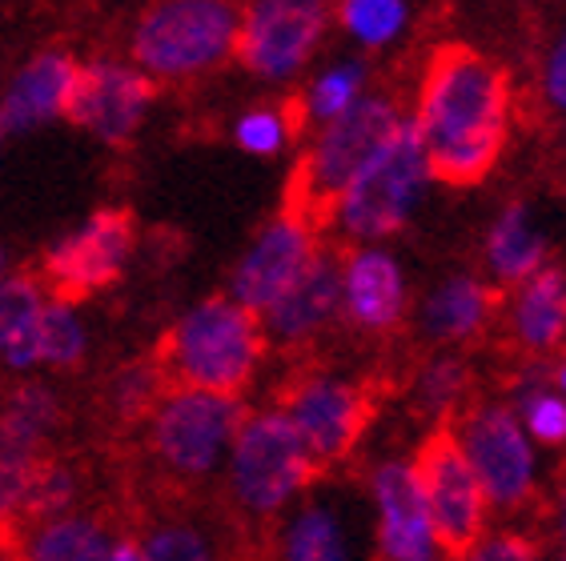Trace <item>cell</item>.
<instances>
[{"label":"cell","instance_id":"obj_25","mask_svg":"<svg viewBox=\"0 0 566 561\" xmlns=\"http://www.w3.org/2000/svg\"><path fill=\"white\" fill-rule=\"evenodd\" d=\"M61 421V401L49 385H21L9 398L4 413H0V437H9L17 445H33L41 449V442L56 430Z\"/></svg>","mask_w":566,"mask_h":561},{"label":"cell","instance_id":"obj_21","mask_svg":"<svg viewBox=\"0 0 566 561\" xmlns=\"http://www.w3.org/2000/svg\"><path fill=\"white\" fill-rule=\"evenodd\" d=\"M277 550L285 561H349L358 553V538L338 501H305L285 518Z\"/></svg>","mask_w":566,"mask_h":561},{"label":"cell","instance_id":"obj_39","mask_svg":"<svg viewBox=\"0 0 566 561\" xmlns=\"http://www.w3.org/2000/svg\"><path fill=\"white\" fill-rule=\"evenodd\" d=\"M555 385H558V393H566V353H563V361H558V369H555Z\"/></svg>","mask_w":566,"mask_h":561},{"label":"cell","instance_id":"obj_4","mask_svg":"<svg viewBox=\"0 0 566 561\" xmlns=\"http://www.w3.org/2000/svg\"><path fill=\"white\" fill-rule=\"evenodd\" d=\"M317 465L282 410L245 413L226 454L229 494L250 518H277L310 489Z\"/></svg>","mask_w":566,"mask_h":561},{"label":"cell","instance_id":"obj_18","mask_svg":"<svg viewBox=\"0 0 566 561\" xmlns=\"http://www.w3.org/2000/svg\"><path fill=\"white\" fill-rule=\"evenodd\" d=\"M76 61L69 53H36L21 73L12 76L9 93L0 100V125L4 133L21 137V133H33L36 125H49V120L65 117L69 97H73L76 85Z\"/></svg>","mask_w":566,"mask_h":561},{"label":"cell","instance_id":"obj_3","mask_svg":"<svg viewBox=\"0 0 566 561\" xmlns=\"http://www.w3.org/2000/svg\"><path fill=\"white\" fill-rule=\"evenodd\" d=\"M262 349V317L233 297H209L174 325L165 369L177 373L181 385L238 393L253 378Z\"/></svg>","mask_w":566,"mask_h":561},{"label":"cell","instance_id":"obj_9","mask_svg":"<svg viewBox=\"0 0 566 561\" xmlns=\"http://www.w3.org/2000/svg\"><path fill=\"white\" fill-rule=\"evenodd\" d=\"M326 0H250L238 21V56L262 81L297 76L326 36Z\"/></svg>","mask_w":566,"mask_h":561},{"label":"cell","instance_id":"obj_26","mask_svg":"<svg viewBox=\"0 0 566 561\" xmlns=\"http://www.w3.org/2000/svg\"><path fill=\"white\" fill-rule=\"evenodd\" d=\"M88 349L85 325L65 301H44L36 317V366L73 369Z\"/></svg>","mask_w":566,"mask_h":561},{"label":"cell","instance_id":"obj_1","mask_svg":"<svg viewBox=\"0 0 566 561\" xmlns=\"http://www.w3.org/2000/svg\"><path fill=\"white\" fill-rule=\"evenodd\" d=\"M410 120L434 181L479 184L499 165L511 129L506 73L474 49H442L426 68Z\"/></svg>","mask_w":566,"mask_h":561},{"label":"cell","instance_id":"obj_28","mask_svg":"<svg viewBox=\"0 0 566 561\" xmlns=\"http://www.w3.org/2000/svg\"><path fill=\"white\" fill-rule=\"evenodd\" d=\"M470 389V369L462 357H434L430 366L418 373V385H415V398L430 417H447L462 405Z\"/></svg>","mask_w":566,"mask_h":561},{"label":"cell","instance_id":"obj_40","mask_svg":"<svg viewBox=\"0 0 566 561\" xmlns=\"http://www.w3.org/2000/svg\"><path fill=\"white\" fill-rule=\"evenodd\" d=\"M0 277H4V248H0Z\"/></svg>","mask_w":566,"mask_h":561},{"label":"cell","instance_id":"obj_36","mask_svg":"<svg viewBox=\"0 0 566 561\" xmlns=\"http://www.w3.org/2000/svg\"><path fill=\"white\" fill-rule=\"evenodd\" d=\"M462 558H474V561H526V558H534V546L526 538H514V533H486V529H482L479 538L467 546V553H462Z\"/></svg>","mask_w":566,"mask_h":561},{"label":"cell","instance_id":"obj_27","mask_svg":"<svg viewBox=\"0 0 566 561\" xmlns=\"http://www.w3.org/2000/svg\"><path fill=\"white\" fill-rule=\"evenodd\" d=\"M406 0H342L338 21L366 49H381L406 29Z\"/></svg>","mask_w":566,"mask_h":561},{"label":"cell","instance_id":"obj_19","mask_svg":"<svg viewBox=\"0 0 566 561\" xmlns=\"http://www.w3.org/2000/svg\"><path fill=\"white\" fill-rule=\"evenodd\" d=\"M511 334L526 353H551L566 337V273L555 265L534 269L514 285Z\"/></svg>","mask_w":566,"mask_h":561},{"label":"cell","instance_id":"obj_2","mask_svg":"<svg viewBox=\"0 0 566 561\" xmlns=\"http://www.w3.org/2000/svg\"><path fill=\"white\" fill-rule=\"evenodd\" d=\"M430 165H426L422 140H418L415 120L402 117L394 137L349 177V184L334 201V221L349 241H386L410 225V216L422 205L430 189Z\"/></svg>","mask_w":566,"mask_h":561},{"label":"cell","instance_id":"obj_8","mask_svg":"<svg viewBox=\"0 0 566 561\" xmlns=\"http://www.w3.org/2000/svg\"><path fill=\"white\" fill-rule=\"evenodd\" d=\"M450 433L458 449L467 454L470 469L479 474L491 509L511 514L531 501L538 486V457L514 405H502V401L470 405L458 413V425Z\"/></svg>","mask_w":566,"mask_h":561},{"label":"cell","instance_id":"obj_37","mask_svg":"<svg viewBox=\"0 0 566 561\" xmlns=\"http://www.w3.org/2000/svg\"><path fill=\"white\" fill-rule=\"evenodd\" d=\"M543 88H546V100H551L558 113H566V29L558 33V41L551 44V53H546Z\"/></svg>","mask_w":566,"mask_h":561},{"label":"cell","instance_id":"obj_23","mask_svg":"<svg viewBox=\"0 0 566 561\" xmlns=\"http://www.w3.org/2000/svg\"><path fill=\"white\" fill-rule=\"evenodd\" d=\"M44 293L33 277H0V361L9 369L36 366V317Z\"/></svg>","mask_w":566,"mask_h":561},{"label":"cell","instance_id":"obj_12","mask_svg":"<svg viewBox=\"0 0 566 561\" xmlns=\"http://www.w3.org/2000/svg\"><path fill=\"white\" fill-rule=\"evenodd\" d=\"M282 413L294 421L314 465H334L358 445L361 430L370 421V401L354 381L322 373V378H305L302 385L290 389Z\"/></svg>","mask_w":566,"mask_h":561},{"label":"cell","instance_id":"obj_16","mask_svg":"<svg viewBox=\"0 0 566 561\" xmlns=\"http://www.w3.org/2000/svg\"><path fill=\"white\" fill-rule=\"evenodd\" d=\"M342 314V261L317 248L302 277L262 309V334L277 346H302Z\"/></svg>","mask_w":566,"mask_h":561},{"label":"cell","instance_id":"obj_13","mask_svg":"<svg viewBox=\"0 0 566 561\" xmlns=\"http://www.w3.org/2000/svg\"><path fill=\"white\" fill-rule=\"evenodd\" d=\"M149 105L153 85L145 73L120 61H88L76 68L65 117L105 145H125L149 117Z\"/></svg>","mask_w":566,"mask_h":561},{"label":"cell","instance_id":"obj_34","mask_svg":"<svg viewBox=\"0 0 566 561\" xmlns=\"http://www.w3.org/2000/svg\"><path fill=\"white\" fill-rule=\"evenodd\" d=\"M157 398H161V369L145 366V361L142 366H129L113 381V410L120 417H142L149 405H157Z\"/></svg>","mask_w":566,"mask_h":561},{"label":"cell","instance_id":"obj_35","mask_svg":"<svg viewBox=\"0 0 566 561\" xmlns=\"http://www.w3.org/2000/svg\"><path fill=\"white\" fill-rule=\"evenodd\" d=\"M142 558L149 561H209L213 546L189 526H165L149 541H142Z\"/></svg>","mask_w":566,"mask_h":561},{"label":"cell","instance_id":"obj_10","mask_svg":"<svg viewBox=\"0 0 566 561\" xmlns=\"http://www.w3.org/2000/svg\"><path fill=\"white\" fill-rule=\"evenodd\" d=\"M418 481H422L426 509L434 521L442 553H467V546L486 529L491 501L482 494L479 474L470 469L467 454L458 449L454 433L438 430L426 437V445L415 457Z\"/></svg>","mask_w":566,"mask_h":561},{"label":"cell","instance_id":"obj_6","mask_svg":"<svg viewBox=\"0 0 566 561\" xmlns=\"http://www.w3.org/2000/svg\"><path fill=\"white\" fill-rule=\"evenodd\" d=\"M398 125H402L398 105L390 97H366V93L349 108H342L338 117L322 120V133L297 169L294 213H302L305 221L314 213H329L349 177L394 137Z\"/></svg>","mask_w":566,"mask_h":561},{"label":"cell","instance_id":"obj_20","mask_svg":"<svg viewBox=\"0 0 566 561\" xmlns=\"http://www.w3.org/2000/svg\"><path fill=\"white\" fill-rule=\"evenodd\" d=\"M494 314V293L479 277H458L442 280L422 305V334L434 346H462L470 337H479Z\"/></svg>","mask_w":566,"mask_h":561},{"label":"cell","instance_id":"obj_14","mask_svg":"<svg viewBox=\"0 0 566 561\" xmlns=\"http://www.w3.org/2000/svg\"><path fill=\"white\" fill-rule=\"evenodd\" d=\"M314 225L290 209L277 221H270L258 233V241L245 248V257L238 261V269L229 277V297L241 301L245 309H253V314H262L302 277L305 265L314 261Z\"/></svg>","mask_w":566,"mask_h":561},{"label":"cell","instance_id":"obj_29","mask_svg":"<svg viewBox=\"0 0 566 561\" xmlns=\"http://www.w3.org/2000/svg\"><path fill=\"white\" fill-rule=\"evenodd\" d=\"M361 93H366V68L358 61H338V65H329L310 85V93H305V117L322 125V120L338 117L342 108L354 105Z\"/></svg>","mask_w":566,"mask_h":561},{"label":"cell","instance_id":"obj_42","mask_svg":"<svg viewBox=\"0 0 566 561\" xmlns=\"http://www.w3.org/2000/svg\"><path fill=\"white\" fill-rule=\"evenodd\" d=\"M563 546H566V541H563Z\"/></svg>","mask_w":566,"mask_h":561},{"label":"cell","instance_id":"obj_38","mask_svg":"<svg viewBox=\"0 0 566 561\" xmlns=\"http://www.w3.org/2000/svg\"><path fill=\"white\" fill-rule=\"evenodd\" d=\"M558 529H563V541H566V481L558 486Z\"/></svg>","mask_w":566,"mask_h":561},{"label":"cell","instance_id":"obj_15","mask_svg":"<svg viewBox=\"0 0 566 561\" xmlns=\"http://www.w3.org/2000/svg\"><path fill=\"white\" fill-rule=\"evenodd\" d=\"M370 501H374V541H378L381 558L434 561L442 553L415 462L378 465L370 477Z\"/></svg>","mask_w":566,"mask_h":561},{"label":"cell","instance_id":"obj_31","mask_svg":"<svg viewBox=\"0 0 566 561\" xmlns=\"http://www.w3.org/2000/svg\"><path fill=\"white\" fill-rule=\"evenodd\" d=\"M36 462L41 457L33 445H17L9 437H0V529H9V521L24 514V494H29Z\"/></svg>","mask_w":566,"mask_h":561},{"label":"cell","instance_id":"obj_22","mask_svg":"<svg viewBox=\"0 0 566 561\" xmlns=\"http://www.w3.org/2000/svg\"><path fill=\"white\" fill-rule=\"evenodd\" d=\"M546 253H551L546 233L526 205H511L494 216L491 233H486V269L499 285L514 289L534 269H543Z\"/></svg>","mask_w":566,"mask_h":561},{"label":"cell","instance_id":"obj_32","mask_svg":"<svg viewBox=\"0 0 566 561\" xmlns=\"http://www.w3.org/2000/svg\"><path fill=\"white\" fill-rule=\"evenodd\" d=\"M518 421L526 425L531 442L566 445V393L543 385H526L518 393Z\"/></svg>","mask_w":566,"mask_h":561},{"label":"cell","instance_id":"obj_17","mask_svg":"<svg viewBox=\"0 0 566 561\" xmlns=\"http://www.w3.org/2000/svg\"><path fill=\"white\" fill-rule=\"evenodd\" d=\"M342 314L370 334H386L402 321L406 277L381 241H366L342 261Z\"/></svg>","mask_w":566,"mask_h":561},{"label":"cell","instance_id":"obj_41","mask_svg":"<svg viewBox=\"0 0 566 561\" xmlns=\"http://www.w3.org/2000/svg\"><path fill=\"white\" fill-rule=\"evenodd\" d=\"M4 137H9V133H4V125H0V140H4Z\"/></svg>","mask_w":566,"mask_h":561},{"label":"cell","instance_id":"obj_7","mask_svg":"<svg viewBox=\"0 0 566 561\" xmlns=\"http://www.w3.org/2000/svg\"><path fill=\"white\" fill-rule=\"evenodd\" d=\"M241 421L245 405L238 393L181 385L153 410V449L169 474L209 477L218 465H226Z\"/></svg>","mask_w":566,"mask_h":561},{"label":"cell","instance_id":"obj_33","mask_svg":"<svg viewBox=\"0 0 566 561\" xmlns=\"http://www.w3.org/2000/svg\"><path fill=\"white\" fill-rule=\"evenodd\" d=\"M294 137V120L285 108H250L233 125V140L253 157H277Z\"/></svg>","mask_w":566,"mask_h":561},{"label":"cell","instance_id":"obj_24","mask_svg":"<svg viewBox=\"0 0 566 561\" xmlns=\"http://www.w3.org/2000/svg\"><path fill=\"white\" fill-rule=\"evenodd\" d=\"M113 538L88 518H49L29 541V558L33 561H109Z\"/></svg>","mask_w":566,"mask_h":561},{"label":"cell","instance_id":"obj_11","mask_svg":"<svg viewBox=\"0 0 566 561\" xmlns=\"http://www.w3.org/2000/svg\"><path fill=\"white\" fill-rule=\"evenodd\" d=\"M133 253V216L101 209L44 253V277L61 297H88L109 289Z\"/></svg>","mask_w":566,"mask_h":561},{"label":"cell","instance_id":"obj_30","mask_svg":"<svg viewBox=\"0 0 566 561\" xmlns=\"http://www.w3.org/2000/svg\"><path fill=\"white\" fill-rule=\"evenodd\" d=\"M76 494H81V481H76L73 469H65V465H41L36 462L33 469V481H29V494H24V518H61V514H69L76 501Z\"/></svg>","mask_w":566,"mask_h":561},{"label":"cell","instance_id":"obj_5","mask_svg":"<svg viewBox=\"0 0 566 561\" xmlns=\"http://www.w3.org/2000/svg\"><path fill=\"white\" fill-rule=\"evenodd\" d=\"M233 0H157L133 29V61L153 76H197L238 49Z\"/></svg>","mask_w":566,"mask_h":561}]
</instances>
